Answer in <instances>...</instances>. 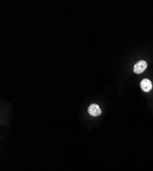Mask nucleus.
Listing matches in <instances>:
<instances>
[{
    "label": "nucleus",
    "mask_w": 153,
    "mask_h": 171,
    "mask_svg": "<svg viewBox=\"0 0 153 171\" xmlns=\"http://www.w3.org/2000/svg\"><path fill=\"white\" fill-rule=\"evenodd\" d=\"M147 62L144 61V60H141V61H139L137 62L134 66L133 71L135 73L137 74H140L142 73H143L144 71L147 68Z\"/></svg>",
    "instance_id": "f257e3e1"
},
{
    "label": "nucleus",
    "mask_w": 153,
    "mask_h": 171,
    "mask_svg": "<svg viewBox=\"0 0 153 171\" xmlns=\"http://www.w3.org/2000/svg\"><path fill=\"white\" fill-rule=\"evenodd\" d=\"M88 112H89L90 115L93 116H99L101 114V110H100L99 106L96 104H91L89 107Z\"/></svg>",
    "instance_id": "f03ea898"
},
{
    "label": "nucleus",
    "mask_w": 153,
    "mask_h": 171,
    "mask_svg": "<svg viewBox=\"0 0 153 171\" xmlns=\"http://www.w3.org/2000/svg\"><path fill=\"white\" fill-rule=\"evenodd\" d=\"M140 86H141L142 89L144 92H149L152 88L151 81L148 80V79H144V80H142Z\"/></svg>",
    "instance_id": "7ed1b4c3"
}]
</instances>
